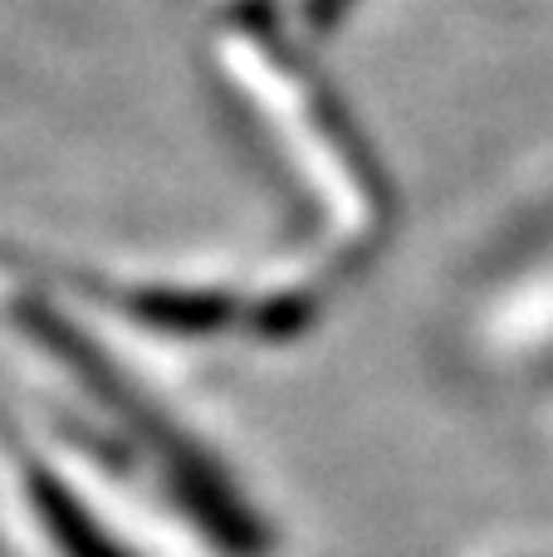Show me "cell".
<instances>
[{"label": "cell", "instance_id": "cell-1", "mask_svg": "<svg viewBox=\"0 0 553 557\" xmlns=\"http://www.w3.org/2000/svg\"><path fill=\"white\" fill-rule=\"evenodd\" d=\"M221 59L231 64L235 94L255 98L265 133L284 137L294 152V172L304 182H319L323 215L333 221V245L339 250H362L368 240L382 235V191L372 176L368 157L358 152L348 117L339 103H329V88L304 78V64L284 39L265 35V15L250 10V0H225L221 15Z\"/></svg>", "mask_w": 553, "mask_h": 557}]
</instances>
